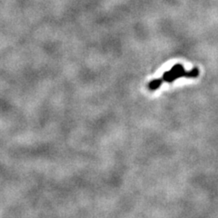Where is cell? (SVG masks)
Wrapping results in <instances>:
<instances>
[{
    "label": "cell",
    "instance_id": "cell-1",
    "mask_svg": "<svg viewBox=\"0 0 218 218\" xmlns=\"http://www.w3.org/2000/svg\"><path fill=\"white\" fill-rule=\"evenodd\" d=\"M198 73L197 70H194L192 72H185L184 71V68L181 65H175L173 68L168 71V72H165L164 74V76L162 77L163 82H172L174 81L175 79L178 78V77H195L197 76Z\"/></svg>",
    "mask_w": 218,
    "mask_h": 218
},
{
    "label": "cell",
    "instance_id": "cell-2",
    "mask_svg": "<svg viewBox=\"0 0 218 218\" xmlns=\"http://www.w3.org/2000/svg\"><path fill=\"white\" fill-rule=\"evenodd\" d=\"M163 83V80L162 78H158V79H155V80H153L151 83L149 84V89L150 90H155L158 88Z\"/></svg>",
    "mask_w": 218,
    "mask_h": 218
}]
</instances>
